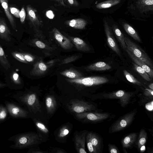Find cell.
Instances as JSON below:
<instances>
[{"label":"cell","mask_w":153,"mask_h":153,"mask_svg":"<svg viewBox=\"0 0 153 153\" xmlns=\"http://www.w3.org/2000/svg\"><path fill=\"white\" fill-rule=\"evenodd\" d=\"M41 136L33 132L19 133L11 136L7 140L12 141L13 144L9 146L10 148L22 149L32 147L42 140Z\"/></svg>","instance_id":"obj_1"},{"label":"cell","mask_w":153,"mask_h":153,"mask_svg":"<svg viewBox=\"0 0 153 153\" xmlns=\"http://www.w3.org/2000/svg\"><path fill=\"white\" fill-rule=\"evenodd\" d=\"M11 97L31 113H35L40 110L41 107L38 98L33 92L19 91L13 94Z\"/></svg>","instance_id":"obj_2"},{"label":"cell","mask_w":153,"mask_h":153,"mask_svg":"<svg viewBox=\"0 0 153 153\" xmlns=\"http://www.w3.org/2000/svg\"><path fill=\"white\" fill-rule=\"evenodd\" d=\"M124 40L127 49L134 56L152 68L153 65L151 60L145 51L126 36H124Z\"/></svg>","instance_id":"obj_3"},{"label":"cell","mask_w":153,"mask_h":153,"mask_svg":"<svg viewBox=\"0 0 153 153\" xmlns=\"http://www.w3.org/2000/svg\"><path fill=\"white\" fill-rule=\"evenodd\" d=\"M4 105L10 117L13 119H24L29 117V112L19 104L8 100L5 101Z\"/></svg>","instance_id":"obj_4"},{"label":"cell","mask_w":153,"mask_h":153,"mask_svg":"<svg viewBox=\"0 0 153 153\" xmlns=\"http://www.w3.org/2000/svg\"><path fill=\"white\" fill-rule=\"evenodd\" d=\"M67 81L70 83L90 86L102 84L108 82V79L106 77L101 76H93L81 77L74 79H68Z\"/></svg>","instance_id":"obj_5"},{"label":"cell","mask_w":153,"mask_h":153,"mask_svg":"<svg viewBox=\"0 0 153 153\" xmlns=\"http://www.w3.org/2000/svg\"><path fill=\"white\" fill-rule=\"evenodd\" d=\"M136 113V111L134 110L120 118L111 127L110 132H118L124 129L131 123Z\"/></svg>","instance_id":"obj_6"},{"label":"cell","mask_w":153,"mask_h":153,"mask_svg":"<svg viewBox=\"0 0 153 153\" xmlns=\"http://www.w3.org/2000/svg\"><path fill=\"white\" fill-rule=\"evenodd\" d=\"M68 108L72 112L80 113L95 109V107L94 105L84 101L74 100L70 102Z\"/></svg>","instance_id":"obj_7"},{"label":"cell","mask_w":153,"mask_h":153,"mask_svg":"<svg viewBox=\"0 0 153 153\" xmlns=\"http://www.w3.org/2000/svg\"><path fill=\"white\" fill-rule=\"evenodd\" d=\"M104 26L108 45L113 51L120 56V51L114 37L111 28L106 20L104 21Z\"/></svg>","instance_id":"obj_8"},{"label":"cell","mask_w":153,"mask_h":153,"mask_svg":"<svg viewBox=\"0 0 153 153\" xmlns=\"http://www.w3.org/2000/svg\"><path fill=\"white\" fill-rule=\"evenodd\" d=\"M131 96V93L120 90L105 94L104 96L106 98L119 99L121 106L124 107L129 103Z\"/></svg>","instance_id":"obj_9"},{"label":"cell","mask_w":153,"mask_h":153,"mask_svg":"<svg viewBox=\"0 0 153 153\" xmlns=\"http://www.w3.org/2000/svg\"><path fill=\"white\" fill-rule=\"evenodd\" d=\"M27 18L33 26L36 29L42 25L43 22L36 10L30 5L26 7Z\"/></svg>","instance_id":"obj_10"},{"label":"cell","mask_w":153,"mask_h":153,"mask_svg":"<svg viewBox=\"0 0 153 153\" xmlns=\"http://www.w3.org/2000/svg\"><path fill=\"white\" fill-rule=\"evenodd\" d=\"M76 116L80 119H85L93 121H97L105 119L109 115L107 113L85 112L77 113Z\"/></svg>","instance_id":"obj_11"},{"label":"cell","mask_w":153,"mask_h":153,"mask_svg":"<svg viewBox=\"0 0 153 153\" xmlns=\"http://www.w3.org/2000/svg\"><path fill=\"white\" fill-rule=\"evenodd\" d=\"M54 38L64 49L69 50L73 48V45L70 40L62 34L56 28L53 30Z\"/></svg>","instance_id":"obj_12"},{"label":"cell","mask_w":153,"mask_h":153,"mask_svg":"<svg viewBox=\"0 0 153 153\" xmlns=\"http://www.w3.org/2000/svg\"><path fill=\"white\" fill-rule=\"evenodd\" d=\"M1 11L0 10V14ZM11 33L4 19L0 16V38L7 42L11 41Z\"/></svg>","instance_id":"obj_13"},{"label":"cell","mask_w":153,"mask_h":153,"mask_svg":"<svg viewBox=\"0 0 153 153\" xmlns=\"http://www.w3.org/2000/svg\"><path fill=\"white\" fill-rule=\"evenodd\" d=\"M86 133L83 132L80 135L76 134L74 136V142L76 149L79 153H86L85 148Z\"/></svg>","instance_id":"obj_14"},{"label":"cell","mask_w":153,"mask_h":153,"mask_svg":"<svg viewBox=\"0 0 153 153\" xmlns=\"http://www.w3.org/2000/svg\"><path fill=\"white\" fill-rule=\"evenodd\" d=\"M126 51L133 61L143 68L149 76L150 77H153V71L152 68L146 65L139 59L134 56L128 49Z\"/></svg>","instance_id":"obj_15"},{"label":"cell","mask_w":153,"mask_h":153,"mask_svg":"<svg viewBox=\"0 0 153 153\" xmlns=\"http://www.w3.org/2000/svg\"><path fill=\"white\" fill-rule=\"evenodd\" d=\"M136 4L138 9L141 13L153 11V0H138Z\"/></svg>","instance_id":"obj_16"},{"label":"cell","mask_w":153,"mask_h":153,"mask_svg":"<svg viewBox=\"0 0 153 153\" xmlns=\"http://www.w3.org/2000/svg\"><path fill=\"white\" fill-rule=\"evenodd\" d=\"M0 4L4 10L6 17L12 27L13 29L16 31V26L15 21L9 8L8 0H0Z\"/></svg>","instance_id":"obj_17"},{"label":"cell","mask_w":153,"mask_h":153,"mask_svg":"<svg viewBox=\"0 0 153 153\" xmlns=\"http://www.w3.org/2000/svg\"><path fill=\"white\" fill-rule=\"evenodd\" d=\"M47 69V66L42 61H39L34 65L30 74L34 76H41L46 72Z\"/></svg>","instance_id":"obj_18"},{"label":"cell","mask_w":153,"mask_h":153,"mask_svg":"<svg viewBox=\"0 0 153 153\" xmlns=\"http://www.w3.org/2000/svg\"><path fill=\"white\" fill-rule=\"evenodd\" d=\"M70 38L78 50L85 52L90 51V48L82 39L76 37H70Z\"/></svg>","instance_id":"obj_19"},{"label":"cell","mask_w":153,"mask_h":153,"mask_svg":"<svg viewBox=\"0 0 153 153\" xmlns=\"http://www.w3.org/2000/svg\"><path fill=\"white\" fill-rule=\"evenodd\" d=\"M111 68V66L107 63L99 62L90 65L85 68L89 71H103L110 69Z\"/></svg>","instance_id":"obj_20"},{"label":"cell","mask_w":153,"mask_h":153,"mask_svg":"<svg viewBox=\"0 0 153 153\" xmlns=\"http://www.w3.org/2000/svg\"><path fill=\"white\" fill-rule=\"evenodd\" d=\"M66 23L70 27L74 28L83 29L85 28L87 22L83 19L78 18L66 21Z\"/></svg>","instance_id":"obj_21"},{"label":"cell","mask_w":153,"mask_h":153,"mask_svg":"<svg viewBox=\"0 0 153 153\" xmlns=\"http://www.w3.org/2000/svg\"><path fill=\"white\" fill-rule=\"evenodd\" d=\"M45 104L48 113H53L56 110L57 106L56 100L55 97L52 95L47 96L45 99Z\"/></svg>","instance_id":"obj_22"},{"label":"cell","mask_w":153,"mask_h":153,"mask_svg":"<svg viewBox=\"0 0 153 153\" xmlns=\"http://www.w3.org/2000/svg\"><path fill=\"white\" fill-rule=\"evenodd\" d=\"M123 27L126 32L135 40L140 42L141 40L136 31L128 23L123 22Z\"/></svg>","instance_id":"obj_23"},{"label":"cell","mask_w":153,"mask_h":153,"mask_svg":"<svg viewBox=\"0 0 153 153\" xmlns=\"http://www.w3.org/2000/svg\"><path fill=\"white\" fill-rule=\"evenodd\" d=\"M137 136V134L133 133H131L125 137L122 141L123 147L126 148L131 147L136 141Z\"/></svg>","instance_id":"obj_24"},{"label":"cell","mask_w":153,"mask_h":153,"mask_svg":"<svg viewBox=\"0 0 153 153\" xmlns=\"http://www.w3.org/2000/svg\"><path fill=\"white\" fill-rule=\"evenodd\" d=\"M60 74L71 79H74L82 77V74L80 72L73 69H70L62 71Z\"/></svg>","instance_id":"obj_25"},{"label":"cell","mask_w":153,"mask_h":153,"mask_svg":"<svg viewBox=\"0 0 153 153\" xmlns=\"http://www.w3.org/2000/svg\"><path fill=\"white\" fill-rule=\"evenodd\" d=\"M112 27L113 30L118 41L123 48L126 51L127 47L124 40V36L116 25H113Z\"/></svg>","instance_id":"obj_26"},{"label":"cell","mask_w":153,"mask_h":153,"mask_svg":"<svg viewBox=\"0 0 153 153\" xmlns=\"http://www.w3.org/2000/svg\"><path fill=\"white\" fill-rule=\"evenodd\" d=\"M121 0H109L102 2L98 4L96 6L98 9L108 8L114 6L121 1Z\"/></svg>","instance_id":"obj_27"},{"label":"cell","mask_w":153,"mask_h":153,"mask_svg":"<svg viewBox=\"0 0 153 153\" xmlns=\"http://www.w3.org/2000/svg\"><path fill=\"white\" fill-rule=\"evenodd\" d=\"M0 63L6 70H8L10 68V63L6 57L4 51L0 44Z\"/></svg>","instance_id":"obj_28"},{"label":"cell","mask_w":153,"mask_h":153,"mask_svg":"<svg viewBox=\"0 0 153 153\" xmlns=\"http://www.w3.org/2000/svg\"><path fill=\"white\" fill-rule=\"evenodd\" d=\"M87 134L93 145L98 151L100 147V140L98 136L94 133L91 132L88 133Z\"/></svg>","instance_id":"obj_29"},{"label":"cell","mask_w":153,"mask_h":153,"mask_svg":"<svg viewBox=\"0 0 153 153\" xmlns=\"http://www.w3.org/2000/svg\"><path fill=\"white\" fill-rule=\"evenodd\" d=\"M135 70L146 80L150 82L151 79L148 74L140 67L135 64L133 63Z\"/></svg>","instance_id":"obj_30"},{"label":"cell","mask_w":153,"mask_h":153,"mask_svg":"<svg viewBox=\"0 0 153 153\" xmlns=\"http://www.w3.org/2000/svg\"><path fill=\"white\" fill-rule=\"evenodd\" d=\"M9 114L5 105L0 104V124L5 121L8 117Z\"/></svg>","instance_id":"obj_31"},{"label":"cell","mask_w":153,"mask_h":153,"mask_svg":"<svg viewBox=\"0 0 153 153\" xmlns=\"http://www.w3.org/2000/svg\"><path fill=\"white\" fill-rule=\"evenodd\" d=\"M146 138L147 134L145 131L143 129L141 130L137 142L139 149L142 146L145 145L146 141Z\"/></svg>","instance_id":"obj_32"},{"label":"cell","mask_w":153,"mask_h":153,"mask_svg":"<svg viewBox=\"0 0 153 153\" xmlns=\"http://www.w3.org/2000/svg\"><path fill=\"white\" fill-rule=\"evenodd\" d=\"M123 72L126 78L129 82L139 86L142 85V84L138 80L136 79L127 71L124 70L123 71Z\"/></svg>","instance_id":"obj_33"},{"label":"cell","mask_w":153,"mask_h":153,"mask_svg":"<svg viewBox=\"0 0 153 153\" xmlns=\"http://www.w3.org/2000/svg\"><path fill=\"white\" fill-rule=\"evenodd\" d=\"M11 55L15 59L19 61L25 63H28L24 58L22 53L13 52L11 53Z\"/></svg>","instance_id":"obj_34"},{"label":"cell","mask_w":153,"mask_h":153,"mask_svg":"<svg viewBox=\"0 0 153 153\" xmlns=\"http://www.w3.org/2000/svg\"><path fill=\"white\" fill-rule=\"evenodd\" d=\"M11 80L15 85L20 86L22 85V82L19 74L16 72H13L11 75Z\"/></svg>","instance_id":"obj_35"},{"label":"cell","mask_w":153,"mask_h":153,"mask_svg":"<svg viewBox=\"0 0 153 153\" xmlns=\"http://www.w3.org/2000/svg\"><path fill=\"white\" fill-rule=\"evenodd\" d=\"M86 140L89 152L94 153L98 152L97 149L91 142L89 137L87 134L86 136Z\"/></svg>","instance_id":"obj_36"},{"label":"cell","mask_w":153,"mask_h":153,"mask_svg":"<svg viewBox=\"0 0 153 153\" xmlns=\"http://www.w3.org/2000/svg\"><path fill=\"white\" fill-rule=\"evenodd\" d=\"M34 121L35 122V125L37 128L42 132L45 133H47L48 132V130L44 124L36 120L35 119H34Z\"/></svg>","instance_id":"obj_37"},{"label":"cell","mask_w":153,"mask_h":153,"mask_svg":"<svg viewBox=\"0 0 153 153\" xmlns=\"http://www.w3.org/2000/svg\"><path fill=\"white\" fill-rule=\"evenodd\" d=\"M79 57L78 56L74 55L68 57L63 59L62 61L61 64H67L74 61L77 59Z\"/></svg>","instance_id":"obj_38"},{"label":"cell","mask_w":153,"mask_h":153,"mask_svg":"<svg viewBox=\"0 0 153 153\" xmlns=\"http://www.w3.org/2000/svg\"><path fill=\"white\" fill-rule=\"evenodd\" d=\"M25 60L27 62H33L35 59V57L32 55L27 53H22Z\"/></svg>","instance_id":"obj_39"},{"label":"cell","mask_w":153,"mask_h":153,"mask_svg":"<svg viewBox=\"0 0 153 153\" xmlns=\"http://www.w3.org/2000/svg\"><path fill=\"white\" fill-rule=\"evenodd\" d=\"M37 47L41 49H46L48 48L47 45L42 42L38 40L33 41L32 42Z\"/></svg>","instance_id":"obj_40"},{"label":"cell","mask_w":153,"mask_h":153,"mask_svg":"<svg viewBox=\"0 0 153 153\" xmlns=\"http://www.w3.org/2000/svg\"><path fill=\"white\" fill-rule=\"evenodd\" d=\"M69 132L68 129L66 127H63L60 130L59 136L60 137H63L66 136Z\"/></svg>","instance_id":"obj_41"},{"label":"cell","mask_w":153,"mask_h":153,"mask_svg":"<svg viewBox=\"0 0 153 153\" xmlns=\"http://www.w3.org/2000/svg\"><path fill=\"white\" fill-rule=\"evenodd\" d=\"M19 16L20 21L22 23L24 22L26 17V12L24 7H22L19 12Z\"/></svg>","instance_id":"obj_42"},{"label":"cell","mask_w":153,"mask_h":153,"mask_svg":"<svg viewBox=\"0 0 153 153\" xmlns=\"http://www.w3.org/2000/svg\"><path fill=\"white\" fill-rule=\"evenodd\" d=\"M144 95L146 96H152L153 95V90L150 89L146 88L144 92Z\"/></svg>","instance_id":"obj_43"},{"label":"cell","mask_w":153,"mask_h":153,"mask_svg":"<svg viewBox=\"0 0 153 153\" xmlns=\"http://www.w3.org/2000/svg\"><path fill=\"white\" fill-rule=\"evenodd\" d=\"M153 101L147 103L145 105L146 108L149 111H152L153 109Z\"/></svg>","instance_id":"obj_44"},{"label":"cell","mask_w":153,"mask_h":153,"mask_svg":"<svg viewBox=\"0 0 153 153\" xmlns=\"http://www.w3.org/2000/svg\"><path fill=\"white\" fill-rule=\"evenodd\" d=\"M109 146L110 152L111 153H118L119 152L118 150L115 146L111 145Z\"/></svg>","instance_id":"obj_45"},{"label":"cell","mask_w":153,"mask_h":153,"mask_svg":"<svg viewBox=\"0 0 153 153\" xmlns=\"http://www.w3.org/2000/svg\"><path fill=\"white\" fill-rule=\"evenodd\" d=\"M46 14L47 17L51 19H53L54 16L53 12L51 10L47 11L46 12Z\"/></svg>","instance_id":"obj_46"},{"label":"cell","mask_w":153,"mask_h":153,"mask_svg":"<svg viewBox=\"0 0 153 153\" xmlns=\"http://www.w3.org/2000/svg\"><path fill=\"white\" fill-rule=\"evenodd\" d=\"M69 4L72 6H78L79 3L76 0H67Z\"/></svg>","instance_id":"obj_47"},{"label":"cell","mask_w":153,"mask_h":153,"mask_svg":"<svg viewBox=\"0 0 153 153\" xmlns=\"http://www.w3.org/2000/svg\"><path fill=\"white\" fill-rule=\"evenodd\" d=\"M7 86L6 84L0 82V89L2 88Z\"/></svg>","instance_id":"obj_48"},{"label":"cell","mask_w":153,"mask_h":153,"mask_svg":"<svg viewBox=\"0 0 153 153\" xmlns=\"http://www.w3.org/2000/svg\"><path fill=\"white\" fill-rule=\"evenodd\" d=\"M56 1L59 3L61 5L63 6H65V5L64 3V0H53Z\"/></svg>","instance_id":"obj_49"},{"label":"cell","mask_w":153,"mask_h":153,"mask_svg":"<svg viewBox=\"0 0 153 153\" xmlns=\"http://www.w3.org/2000/svg\"><path fill=\"white\" fill-rule=\"evenodd\" d=\"M145 147L144 145L142 146L140 148L139 150L141 152H143L145 150Z\"/></svg>","instance_id":"obj_50"},{"label":"cell","mask_w":153,"mask_h":153,"mask_svg":"<svg viewBox=\"0 0 153 153\" xmlns=\"http://www.w3.org/2000/svg\"><path fill=\"white\" fill-rule=\"evenodd\" d=\"M149 88L150 89L153 90V83H152L149 84L148 86Z\"/></svg>","instance_id":"obj_51"}]
</instances>
